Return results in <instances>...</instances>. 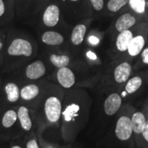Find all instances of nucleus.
I'll return each instance as SVG.
<instances>
[{
	"label": "nucleus",
	"instance_id": "1",
	"mask_svg": "<svg viewBox=\"0 0 148 148\" xmlns=\"http://www.w3.org/2000/svg\"><path fill=\"white\" fill-rule=\"evenodd\" d=\"M9 55L13 56L29 57L32 54V46L30 42L21 38H15L12 40L8 49Z\"/></svg>",
	"mask_w": 148,
	"mask_h": 148
},
{
	"label": "nucleus",
	"instance_id": "2",
	"mask_svg": "<svg viewBox=\"0 0 148 148\" xmlns=\"http://www.w3.org/2000/svg\"><path fill=\"white\" fill-rule=\"evenodd\" d=\"M132 131L131 119L127 116H121L118 120L115 129V133L118 138L121 140L129 139Z\"/></svg>",
	"mask_w": 148,
	"mask_h": 148
},
{
	"label": "nucleus",
	"instance_id": "3",
	"mask_svg": "<svg viewBox=\"0 0 148 148\" xmlns=\"http://www.w3.org/2000/svg\"><path fill=\"white\" fill-rule=\"evenodd\" d=\"M45 114L47 119L51 122H56L58 120L61 112V103L58 98L51 97L48 98L45 106Z\"/></svg>",
	"mask_w": 148,
	"mask_h": 148
},
{
	"label": "nucleus",
	"instance_id": "4",
	"mask_svg": "<svg viewBox=\"0 0 148 148\" xmlns=\"http://www.w3.org/2000/svg\"><path fill=\"white\" fill-rule=\"evenodd\" d=\"M60 19V8L55 4L47 7L42 15V22L46 26L51 27L57 25Z\"/></svg>",
	"mask_w": 148,
	"mask_h": 148
},
{
	"label": "nucleus",
	"instance_id": "5",
	"mask_svg": "<svg viewBox=\"0 0 148 148\" xmlns=\"http://www.w3.org/2000/svg\"><path fill=\"white\" fill-rule=\"evenodd\" d=\"M58 82L64 88H69L75 84V78L73 71L66 66L60 68L57 73Z\"/></svg>",
	"mask_w": 148,
	"mask_h": 148
},
{
	"label": "nucleus",
	"instance_id": "6",
	"mask_svg": "<svg viewBox=\"0 0 148 148\" xmlns=\"http://www.w3.org/2000/svg\"><path fill=\"white\" fill-rule=\"evenodd\" d=\"M45 66L41 60H36L27 66L25 74L30 79H37L45 73Z\"/></svg>",
	"mask_w": 148,
	"mask_h": 148
},
{
	"label": "nucleus",
	"instance_id": "7",
	"mask_svg": "<svg viewBox=\"0 0 148 148\" xmlns=\"http://www.w3.org/2000/svg\"><path fill=\"white\" fill-rule=\"evenodd\" d=\"M136 21H137L136 18L132 14H123L116 20L115 23V28L119 32L128 30L130 28L134 26Z\"/></svg>",
	"mask_w": 148,
	"mask_h": 148
},
{
	"label": "nucleus",
	"instance_id": "8",
	"mask_svg": "<svg viewBox=\"0 0 148 148\" xmlns=\"http://www.w3.org/2000/svg\"><path fill=\"white\" fill-rule=\"evenodd\" d=\"M121 104V98L117 93H112L104 102V110L108 115L115 114Z\"/></svg>",
	"mask_w": 148,
	"mask_h": 148
},
{
	"label": "nucleus",
	"instance_id": "9",
	"mask_svg": "<svg viewBox=\"0 0 148 148\" xmlns=\"http://www.w3.org/2000/svg\"><path fill=\"white\" fill-rule=\"evenodd\" d=\"M132 67L128 62H122L114 69V77L116 82L123 83L126 82L130 75Z\"/></svg>",
	"mask_w": 148,
	"mask_h": 148
},
{
	"label": "nucleus",
	"instance_id": "10",
	"mask_svg": "<svg viewBox=\"0 0 148 148\" xmlns=\"http://www.w3.org/2000/svg\"><path fill=\"white\" fill-rule=\"evenodd\" d=\"M133 33L130 29L120 32L116 40V47L120 51H125L133 38Z\"/></svg>",
	"mask_w": 148,
	"mask_h": 148
},
{
	"label": "nucleus",
	"instance_id": "11",
	"mask_svg": "<svg viewBox=\"0 0 148 148\" xmlns=\"http://www.w3.org/2000/svg\"><path fill=\"white\" fill-rule=\"evenodd\" d=\"M145 44V38L142 35L134 36L127 48V51L131 56H136L143 50Z\"/></svg>",
	"mask_w": 148,
	"mask_h": 148
},
{
	"label": "nucleus",
	"instance_id": "12",
	"mask_svg": "<svg viewBox=\"0 0 148 148\" xmlns=\"http://www.w3.org/2000/svg\"><path fill=\"white\" fill-rule=\"evenodd\" d=\"M43 43L48 45H60L64 41V37L60 33L54 31H47L43 33L41 36Z\"/></svg>",
	"mask_w": 148,
	"mask_h": 148
},
{
	"label": "nucleus",
	"instance_id": "13",
	"mask_svg": "<svg viewBox=\"0 0 148 148\" xmlns=\"http://www.w3.org/2000/svg\"><path fill=\"white\" fill-rule=\"evenodd\" d=\"M86 32V27L84 24H78L74 27L71 36V41L74 45H79L82 43L85 34Z\"/></svg>",
	"mask_w": 148,
	"mask_h": 148
},
{
	"label": "nucleus",
	"instance_id": "14",
	"mask_svg": "<svg viewBox=\"0 0 148 148\" xmlns=\"http://www.w3.org/2000/svg\"><path fill=\"white\" fill-rule=\"evenodd\" d=\"M131 121H132V130L136 134L142 133L143 127L145 126L146 123L144 114L139 112H136V113L133 114Z\"/></svg>",
	"mask_w": 148,
	"mask_h": 148
},
{
	"label": "nucleus",
	"instance_id": "15",
	"mask_svg": "<svg viewBox=\"0 0 148 148\" xmlns=\"http://www.w3.org/2000/svg\"><path fill=\"white\" fill-rule=\"evenodd\" d=\"M18 117L22 127L25 130H29L32 127V122L28 114V109L21 106L18 111Z\"/></svg>",
	"mask_w": 148,
	"mask_h": 148
},
{
	"label": "nucleus",
	"instance_id": "16",
	"mask_svg": "<svg viewBox=\"0 0 148 148\" xmlns=\"http://www.w3.org/2000/svg\"><path fill=\"white\" fill-rule=\"evenodd\" d=\"M39 92V88L35 84H29L24 86L20 92L21 97L25 100L32 99L38 95Z\"/></svg>",
	"mask_w": 148,
	"mask_h": 148
},
{
	"label": "nucleus",
	"instance_id": "17",
	"mask_svg": "<svg viewBox=\"0 0 148 148\" xmlns=\"http://www.w3.org/2000/svg\"><path fill=\"white\" fill-rule=\"evenodd\" d=\"M5 90L8 101H11V102H15L16 101L18 100V98H19L20 92L17 85L14 83H8L5 86Z\"/></svg>",
	"mask_w": 148,
	"mask_h": 148
},
{
	"label": "nucleus",
	"instance_id": "18",
	"mask_svg": "<svg viewBox=\"0 0 148 148\" xmlns=\"http://www.w3.org/2000/svg\"><path fill=\"white\" fill-rule=\"evenodd\" d=\"M50 61L53 65L60 69L67 66L69 63L70 59L66 55L52 54L50 56Z\"/></svg>",
	"mask_w": 148,
	"mask_h": 148
},
{
	"label": "nucleus",
	"instance_id": "19",
	"mask_svg": "<svg viewBox=\"0 0 148 148\" xmlns=\"http://www.w3.org/2000/svg\"><path fill=\"white\" fill-rule=\"evenodd\" d=\"M130 7L134 12L138 14H142L145 12V0H128Z\"/></svg>",
	"mask_w": 148,
	"mask_h": 148
},
{
	"label": "nucleus",
	"instance_id": "20",
	"mask_svg": "<svg viewBox=\"0 0 148 148\" xmlns=\"http://www.w3.org/2000/svg\"><path fill=\"white\" fill-rule=\"evenodd\" d=\"M142 84V79L140 77L136 76L132 77L127 82L125 85V91L127 93H133L136 91Z\"/></svg>",
	"mask_w": 148,
	"mask_h": 148
},
{
	"label": "nucleus",
	"instance_id": "21",
	"mask_svg": "<svg viewBox=\"0 0 148 148\" xmlns=\"http://www.w3.org/2000/svg\"><path fill=\"white\" fill-rule=\"evenodd\" d=\"M79 110V106L75 104V103H72V104L66 107L64 112H62V114L64 115V118L65 119V121H70L74 117L77 116V112H78Z\"/></svg>",
	"mask_w": 148,
	"mask_h": 148
},
{
	"label": "nucleus",
	"instance_id": "22",
	"mask_svg": "<svg viewBox=\"0 0 148 148\" xmlns=\"http://www.w3.org/2000/svg\"><path fill=\"white\" fill-rule=\"evenodd\" d=\"M17 114L15 111L10 110L5 112L2 119V124L5 127H10L15 123Z\"/></svg>",
	"mask_w": 148,
	"mask_h": 148
},
{
	"label": "nucleus",
	"instance_id": "23",
	"mask_svg": "<svg viewBox=\"0 0 148 148\" xmlns=\"http://www.w3.org/2000/svg\"><path fill=\"white\" fill-rule=\"evenodd\" d=\"M128 3V0H109L107 7L110 12H118Z\"/></svg>",
	"mask_w": 148,
	"mask_h": 148
},
{
	"label": "nucleus",
	"instance_id": "24",
	"mask_svg": "<svg viewBox=\"0 0 148 148\" xmlns=\"http://www.w3.org/2000/svg\"><path fill=\"white\" fill-rule=\"evenodd\" d=\"M93 8L97 11L102 10L103 7V0H89Z\"/></svg>",
	"mask_w": 148,
	"mask_h": 148
},
{
	"label": "nucleus",
	"instance_id": "25",
	"mask_svg": "<svg viewBox=\"0 0 148 148\" xmlns=\"http://www.w3.org/2000/svg\"><path fill=\"white\" fill-rule=\"evenodd\" d=\"M141 57L144 63L148 64V47H146L143 49L141 53Z\"/></svg>",
	"mask_w": 148,
	"mask_h": 148
},
{
	"label": "nucleus",
	"instance_id": "26",
	"mask_svg": "<svg viewBox=\"0 0 148 148\" xmlns=\"http://www.w3.org/2000/svg\"><path fill=\"white\" fill-rule=\"evenodd\" d=\"M5 9H6V6H5L4 1L0 0V17H1L5 14Z\"/></svg>",
	"mask_w": 148,
	"mask_h": 148
},
{
	"label": "nucleus",
	"instance_id": "27",
	"mask_svg": "<svg viewBox=\"0 0 148 148\" xmlns=\"http://www.w3.org/2000/svg\"><path fill=\"white\" fill-rule=\"evenodd\" d=\"M142 133H143V137L145 138V139L148 142V121H146Z\"/></svg>",
	"mask_w": 148,
	"mask_h": 148
},
{
	"label": "nucleus",
	"instance_id": "28",
	"mask_svg": "<svg viewBox=\"0 0 148 148\" xmlns=\"http://www.w3.org/2000/svg\"><path fill=\"white\" fill-rule=\"evenodd\" d=\"M27 148H39L35 140H31L27 144Z\"/></svg>",
	"mask_w": 148,
	"mask_h": 148
},
{
	"label": "nucleus",
	"instance_id": "29",
	"mask_svg": "<svg viewBox=\"0 0 148 148\" xmlns=\"http://www.w3.org/2000/svg\"><path fill=\"white\" fill-rule=\"evenodd\" d=\"M87 56L89 58L92 59V60H95V59L97 58V57H96V56H95V53L91 52V51H89V52L87 53Z\"/></svg>",
	"mask_w": 148,
	"mask_h": 148
},
{
	"label": "nucleus",
	"instance_id": "30",
	"mask_svg": "<svg viewBox=\"0 0 148 148\" xmlns=\"http://www.w3.org/2000/svg\"><path fill=\"white\" fill-rule=\"evenodd\" d=\"M89 40H90V43H92V44H97L98 42H99V40L97 39V38H95V37H90V39H89Z\"/></svg>",
	"mask_w": 148,
	"mask_h": 148
},
{
	"label": "nucleus",
	"instance_id": "31",
	"mask_svg": "<svg viewBox=\"0 0 148 148\" xmlns=\"http://www.w3.org/2000/svg\"><path fill=\"white\" fill-rule=\"evenodd\" d=\"M2 47H3V42H2V41H1V38H0V50L2 49Z\"/></svg>",
	"mask_w": 148,
	"mask_h": 148
},
{
	"label": "nucleus",
	"instance_id": "32",
	"mask_svg": "<svg viewBox=\"0 0 148 148\" xmlns=\"http://www.w3.org/2000/svg\"><path fill=\"white\" fill-rule=\"evenodd\" d=\"M125 95H126V92H122V96H123V97H125Z\"/></svg>",
	"mask_w": 148,
	"mask_h": 148
},
{
	"label": "nucleus",
	"instance_id": "33",
	"mask_svg": "<svg viewBox=\"0 0 148 148\" xmlns=\"http://www.w3.org/2000/svg\"><path fill=\"white\" fill-rule=\"evenodd\" d=\"M12 148H21V147H19V146H14V147H12Z\"/></svg>",
	"mask_w": 148,
	"mask_h": 148
},
{
	"label": "nucleus",
	"instance_id": "34",
	"mask_svg": "<svg viewBox=\"0 0 148 148\" xmlns=\"http://www.w3.org/2000/svg\"><path fill=\"white\" fill-rule=\"evenodd\" d=\"M72 1H79V0H71Z\"/></svg>",
	"mask_w": 148,
	"mask_h": 148
},
{
	"label": "nucleus",
	"instance_id": "35",
	"mask_svg": "<svg viewBox=\"0 0 148 148\" xmlns=\"http://www.w3.org/2000/svg\"><path fill=\"white\" fill-rule=\"evenodd\" d=\"M46 148H52L51 147H46Z\"/></svg>",
	"mask_w": 148,
	"mask_h": 148
}]
</instances>
